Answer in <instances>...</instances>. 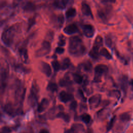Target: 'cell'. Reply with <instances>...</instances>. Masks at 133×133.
I'll list each match as a JSON object with an SVG mask.
<instances>
[{"mask_svg":"<svg viewBox=\"0 0 133 133\" xmlns=\"http://www.w3.org/2000/svg\"><path fill=\"white\" fill-rule=\"evenodd\" d=\"M103 7H100L97 10L98 17L102 21H107L112 12V6L110 4H104Z\"/></svg>","mask_w":133,"mask_h":133,"instance_id":"obj_4","label":"cell"},{"mask_svg":"<svg viewBox=\"0 0 133 133\" xmlns=\"http://www.w3.org/2000/svg\"><path fill=\"white\" fill-rule=\"evenodd\" d=\"M4 111L9 115L14 116L17 113L21 112L20 109H16L14 105L10 102H8L4 106Z\"/></svg>","mask_w":133,"mask_h":133,"instance_id":"obj_9","label":"cell"},{"mask_svg":"<svg viewBox=\"0 0 133 133\" xmlns=\"http://www.w3.org/2000/svg\"><path fill=\"white\" fill-rule=\"evenodd\" d=\"M11 131V129L7 126H4L1 129V132L3 133H10Z\"/></svg>","mask_w":133,"mask_h":133,"instance_id":"obj_43","label":"cell"},{"mask_svg":"<svg viewBox=\"0 0 133 133\" xmlns=\"http://www.w3.org/2000/svg\"><path fill=\"white\" fill-rule=\"evenodd\" d=\"M49 104V101L47 98L42 99L41 102L38 104L37 111L39 113L43 112L48 107Z\"/></svg>","mask_w":133,"mask_h":133,"instance_id":"obj_19","label":"cell"},{"mask_svg":"<svg viewBox=\"0 0 133 133\" xmlns=\"http://www.w3.org/2000/svg\"><path fill=\"white\" fill-rule=\"evenodd\" d=\"M15 70L16 71H20V72H23L24 73L28 72V70H27L25 68H24V66L22 64H17L15 66Z\"/></svg>","mask_w":133,"mask_h":133,"instance_id":"obj_39","label":"cell"},{"mask_svg":"<svg viewBox=\"0 0 133 133\" xmlns=\"http://www.w3.org/2000/svg\"><path fill=\"white\" fill-rule=\"evenodd\" d=\"M21 30V24L16 23L5 28L1 35L3 43L7 46H10L14 42L17 34L19 33Z\"/></svg>","mask_w":133,"mask_h":133,"instance_id":"obj_2","label":"cell"},{"mask_svg":"<svg viewBox=\"0 0 133 133\" xmlns=\"http://www.w3.org/2000/svg\"><path fill=\"white\" fill-rule=\"evenodd\" d=\"M50 50H51L50 42L45 39L42 43L41 47L36 51L35 55L36 57H43L48 54L50 52Z\"/></svg>","mask_w":133,"mask_h":133,"instance_id":"obj_6","label":"cell"},{"mask_svg":"<svg viewBox=\"0 0 133 133\" xmlns=\"http://www.w3.org/2000/svg\"><path fill=\"white\" fill-rule=\"evenodd\" d=\"M39 88L35 82H33L30 92L28 97V102L31 107H34L37 103L38 98Z\"/></svg>","mask_w":133,"mask_h":133,"instance_id":"obj_3","label":"cell"},{"mask_svg":"<svg viewBox=\"0 0 133 133\" xmlns=\"http://www.w3.org/2000/svg\"><path fill=\"white\" fill-rule=\"evenodd\" d=\"M25 94V88H24L21 84L19 83L17 84L16 85V88L15 90V97L16 101L20 103H22Z\"/></svg>","mask_w":133,"mask_h":133,"instance_id":"obj_7","label":"cell"},{"mask_svg":"<svg viewBox=\"0 0 133 133\" xmlns=\"http://www.w3.org/2000/svg\"><path fill=\"white\" fill-rule=\"evenodd\" d=\"M54 32L51 30H49L46 33L45 40H47V41L51 42L54 39Z\"/></svg>","mask_w":133,"mask_h":133,"instance_id":"obj_37","label":"cell"},{"mask_svg":"<svg viewBox=\"0 0 133 133\" xmlns=\"http://www.w3.org/2000/svg\"><path fill=\"white\" fill-rule=\"evenodd\" d=\"M108 72V67L104 64H98L95 68V76L94 81L95 82L99 83L101 81V76L103 74Z\"/></svg>","mask_w":133,"mask_h":133,"instance_id":"obj_5","label":"cell"},{"mask_svg":"<svg viewBox=\"0 0 133 133\" xmlns=\"http://www.w3.org/2000/svg\"><path fill=\"white\" fill-rule=\"evenodd\" d=\"M47 90L52 92H56L58 90V86L55 82H50L47 85Z\"/></svg>","mask_w":133,"mask_h":133,"instance_id":"obj_28","label":"cell"},{"mask_svg":"<svg viewBox=\"0 0 133 133\" xmlns=\"http://www.w3.org/2000/svg\"><path fill=\"white\" fill-rule=\"evenodd\" d=\"M101 100V96L99 94H96L90 97L88 99V103L91 109H94L98 107L100 104Z\"/></svg>","mask_w":133,"mask_h":133,"instance_id":"obj_11","label":"cell"},{"mask_svg":"<svg viewBox=\"0 0 133 133\" xmlns=\"http://www.w3.org/2000/svg\"><path fill=\"white\" fill-rule=\"evenodd\" d=\"M119 119L122 122H128L131 119V115L128 112H124L119 115Z\"/></svg>","mask_w":133,"mask_h":133,"instance_id":"obj_32","label":"cell"},{"mask_svg":"<svg viewBox=\"0 0 133 133\" xmlns=\"http://www.w3.org/2000/svg\"><path fill=\"white\" fill-rule=\"evenodd\" d=\"M35 16L32 17L30 18L29 19L28 28H27V31H28L30 30L31 27L35 24Z\"/></svg>","mask_w":133,"mask_h":133,"instance_id":"obj_38","label":"cell"},{"mask_svg":"<svg viewBox=\"0 0 133 133\" xmlns=\"http://www.w3.org/2000/svg\"><path fill=\"white\" fill-rule=\"evenodd\" d=\"M59 98L61 102L63 103H66L73 100L74 96L71 93L62 90L59 94Z\"/></svg>","mask_w":133,"mask_h":133,"instance_id":"obj_15","label":"cell"},{"mask_svg":"<svg viewBox=\"0 0 133 133\" xmlns=\"http://www.w3.org/2000/svg\"><path fill=\"white\" fill-rule=\"evenodd\" d=\"M36 8L35 4L31 1L26 2L23 6V9L25 12H31L34 11Z\"/></svg>","mask_w":133,"mask_h":133,"instance_id":"obj_21","label":"cell"},{"mask_svg":"<svg viewBox=\"0 0 133 133\" xmlns=\"http://www.w3.org/2000/svg\"><path fill=\"white\" fill-rule=\"evenodd\" d=\"M115 119H116V116H113L111 118V119L109 122V124H108V126H107V131H109L113 127L114 123V122L115 121Z\"/></svg>","mask_w":133,"mask_h":133,"instance_id":"obj_40","label":"cell"},{"mask_svg":"<svg viewBox=\"0 0 133 133\" xmlns=\"http://www.w3.org/2000/svg\"><path fill=\"white\" fill-rule=\"evenodd\" d=\"M9 75V70L6 67H2L1 71V91L4 90L7 85V81Z\"/></svg>","mask_w":133,"mask_h":133,"instance_id":"obj_8","label":"cell"},{"mask_svg":"<svg viewBox=\"0 0 133 133\" xmlns=\"http://www.w3.org/2000/svg\"><path fill=\"white\" fill-rule=\"evenodd\" d=\"M100 55L105 57L107 59L110 60L112 59V56L109 51L106 48H102L100 51Z\"/></svg>","mask_w":133,"mask_h":133,"instance_id":"obj_30","label":"cell"},{"mask_svg":"<svg viewBox=\"0 0 133 133\" xmlns=\"http://www.w3.org/2000/svg\"><path fill=\"white\" fill-rule=\"evenodd\" d=\"M102 44H103V38H102V37L100 35H98L95 39L94 45L98 46L100 47L102 45Z\"/></svg>","mask_w":133,"mask_h":133,"instance_id":"obj_36","label":"cell"},{"mask_svg":"<svg viewBox=\"0 0 133 133\" xmlns=\"http://www.w3.org/2000/svg\"><path fill=\"white\" fill-rule=\"evenodd\" d=\"M83 109V110H86V106L85 104H81V110Z\"/></svg>","mask_w":133,"mask_h":133,"instance_id":"obj_48","label":"cell"},{"mask_svg":"<svg viewBox=\"0 0 133 133\" xmlns=\"http://www.w3.org/2000/svg\"><path fill=\"white\" fill-rule=\"evenodd\" d=\"M39 133H49V131L47 129L43 128V129H42L40 130Z\"/></svg>","mask_w":133,"mask_h":133,"instance_id":"obj_46","label":"cell"},{"mask_svg":"<svg viewBox=\"0 0 133 133\" xmlns=\"http://www.w3.org/2000/svg\"><path fill=\"white\" fill-rule=\"evenodd\" d=\"M81 11L84 16L90 17L93 19V15L90 6L86 2H83L81 4Z\"/></svg>","mask_w":133,"mask_h":133,"instance_id":"obj_16","label":"cell"},{"mask_svg":"<svg viewBox=\"0 0 133 133\" xmlns=\"http://www.w3.org/2000/svg\"><path fill=\"white\" fill-rule=\"evenodd\" d=\"M72 76H73V79L74 81L76 84H81L83 83L84 80V77L82 75H81L79 73H73Z\"/></svg>","mask_w":133,"mask_h":133,"instance_id":"obj_29","label":"cell"},{"mask_svg":"<svg viewBox=\"0 0 133 133\" xmlns=\"http://www.w3.org/2000/svg\"><path fill=\"white\" fill-rule=\"evenodd\" d=\"M66 44L65 37L63 34H60L59 36V40L58 42V45L59 47L64 46Z\"/></svg>","mask_w":133,"mask_h":133,"instance_id":"obj_34","label":"cell"},{"mask_svg":"<svg viewBox=\"0 0 133 133\" xmlns=\"http://www.w3.org/2000/svg\"><path fill=\"white\" fill-rule=\"evenodd\" d=\"M57 117L63 119L65 122H69L70 120V115L66 113L63 112H59L56 116Z\"/></svg>","mask_w":133,"mask_h":133,"instance_id":"obj_31","label":"cell"},{"mask_svg":"<svg viewBox=\"0 0 133 133\" xmlns=\"http://www.w3.org/2000/svg\"><path fill=\"white\" fill-rule=\"evenodd\" d=\"M129 84H130V85L131 86V87L132 90H133V78H132V79L130 81V82H129Z\"/></svg>","mask_w":133,"mask_h":133,"instance_id":"obj_50","label":"cell"},{"mask_svg":"<svg viewBox=\"0 0 133 133\" xmlns=\"http://www.w3.org/2000/svg\"><path fill=\"white\" fill-rule=\"evenodd\" d=\"M81 119L86 124L89 123L91 121V116L87 113H84L81 116Z\"/></svg>","mask_w":133,"mask_h":133,"instance_id":"obj_35","label":"cell"},{"mask_svg":"<svg viewBox=\"0 0 133 133\" xmlns=\"http://www.w3.org/2000/svg\"><path fill=\"white\" fill-rule=\"evenodd\" d=\"M51 20L56 28L60 29L64 23V18L63 15L62 14H60L59 15H54L51 17Z\"/></svg>","mask_w":133,"mask_h":133,"instance_id":"obj_12","label":"cell"},{"mask_svg":"<svg viewBox=\"0 0 133 133\" xmlns=\"http://www.w3.org/2000/svg\"><path fill=\"white\" fill-rule=\"evenodd\" d=\"M51 65L54 71L56 72L59 71L61 69V64L57 60H54L51 61Z\"/></svg>","mask_w":133,"mask_h":133,"instance_id":"obj_33","label":"cell"},{"mask_svg":"<svg viewBox=\"0 0 133 133\" xmlns=\"http://www.w3.org/2000/svg\"><path fill=\"white\" fill-rule=\"evenodd\" d=\"M6 4V2L5 1H1V8H2L3 7L5 6Z\"/></svg>","mask_w":133,"mask_h":133,"instance_id":"obj_47","label":"cell"},{"mask_svg":"<svg viewBox=\"0 0 133 133\" xmlns=\"http://www.w3.org/2000/svg\"><path fill=\"white\" fill-rule=\"evenodd\" d=\"M18 53L21 60L24 63H28L29 61V56L28 54V50L25 45V43L22 46H20L18 49Z\"/></svg>","mask_w":133,"mask_h":133,"instance_id":"obj_13","label":"cell"},{"mask_svg":"<svg viewBox=\"0 0 133 133\" xmlns=\"http://www.w3.org/2000/svg\"><path fill=\"white\" fill-rule=\"evenodd\" d=\"M82 30L84 35L88 37H92L95 33V29L94 26L90 24H85L82 26Z\"/></svg>","mask_w":133,"mask_h":133,"instance_id":"obj_10","label":"cell"},{"mask_svg":"<svg viewBox=\"0 0 133 133\" xmlns=\"http://www.w3.org/2000/svg\"><path fill=\"white\" fill-rule=\"evenodd\" d=\"M120 84L122 90H123L124 95H125L127 92L128 85V77L126 75H123L120 80Z\"/></svg>","mask_w":133,"mask_h":133,"instance_id":"obj_20","label":"cell"},{"mask_svg":"<svg viewBox=\"0 0 133 133\" xmlns=\"http://www.w3.org/2000/svg\"><path fill=\"white\" fill-rule=\"evenodd\" d=\"M105 44L108 46L111 47L112 46V41L109 37H106L105 38Z\"/></svg>","mask_w":133,"mask_h":133,"instance_id":"obj_45","label":"cell"},{"mask_svg":"<svg viewBox=\"0 0 133 133\" xmlns=\"http://www.w3.org/2000/svg\"><path fill=\"white\" fill-rule=\"evenodd\" d=\"M64 133H73V131L71 129H66L64 131Z\"/></svg>","mask_w":133,"mask_h":133,"instance_id":"obj_49","label":"cell"},{"mask_svg":"<svg viewBox=\"0 0 133 133\" xmlns=\"http://www.w3.org/2000/svg\"><path fill=\"white\" fill-rule=\"evenodd\" d=\"M72 84V82L70 78V77L67 75L64 77L61 78L59 82V85L61 87H68Z\"/></svg>","mask_w":133,"mask_h":133,"instance_id":"obj_23","label":"cell"},{"mask_svg":"<svg viewBox=\"0 0 133 133\" xmlns=\"http://www.w3.org/2000/svg\"><path fill=\"white\" fill-rule=\"evenodd\" d=\"M76 15V8L73 7L69 8L65 11V16L67 19H70L74 17Z\"/></svg>","mask_w":133,"mask_h":133,"instance_id":"obj_26","label":"cell"},{"mask_svg":"<svg viewBox=\"0 0 133 133\" xmlns=\"http://www.w3.org/2000/svg\"><path fill=\"white\" fill-rule=\"evenodd\" d=\"M73 133H83L84 131V127L83 125L79 123L73 124L71 128Z\"/></svg>","mask_w":133,"mask_h":133,"instance_id":"obj_25","label":"cell"},{"mask_svg":"<svg viewBox=\"0 0 133 133\" xmlns=\"http://www.w3.org/2000/svg\"><path fill=\"white\" fill-rule=\"evenodd\" d=\"M77 95L78 96V97L81 98L82 100H83L84 102L86 101V97L84 96V93L82 90L81 89H78L77 90Z\"/></svg>","mask_w":133,"mask_h":133,"instance_id":"obj_41","label":"cell"},{"mask_svg":"<svg viewBox=\"0 0 133 133\" xmlns=\"http://www.w3.org/2000/svg\"><path fill=\"white\" fill-rule=\"evenodd\" d=\"M92 65L91 62L88 60H86L84 61H83L81 64H79V68L83 70L84 71L89 72H90L92 69Z\"/></svg>","mask_w":133,"mask_h":133,"instance_id":"obj_22","label":"cell"},{"mask_svg":"<svg viewBox=\"0 0 133 133\" xmlns=\"http://www.w3.org/2000/svg\"><path fill=\"white\" fill-rule=\"evenodd\" d=\"M1 133H3V132H1Z\"/></svg>","mask_w":133,"mask_h":133,"instance_id":"obj_51","label":"cell"},{"mask_svg":"<svg viewBox=\"0 0 133 133\" xmlns=\"http://www.w3.org/2000/svg\"><path fill=\"white\" fill-rule=\"evenodd\" d=\"M40 69L41 71L47 77L50 76L52 71L50 65L47 62L42 61L40 64Z\"/></svg>","mask_w":133,"mask_h":133,"instance_id":"obj_17","label":"cell"},{"mask_svg":"<svg viewBox=\"0 0 133 133\" xmlns=\"http://www.w3.org/2000/svg\"><path fill=\"white\" fill-rule=\"evenodd\" d=\"M64 49L62 48V47H57L55 49V52L57 54H58L59 55L62 54L64 52Z\"/></svg>","mask_w":133,"mask_h":133,"instance_id":"obj_44","label":"cell"},{"mask_svg":"<svg viewBox=\"0 0 133 133\" xmlns=\"http://www.w3.org/2000/svg\"><path fill=\"white\" fill-rule=\"evenodd\" d=\"M69 3L68 1H56L53 2V5L56 8L59 9H64L66 7Z\"/></svg>","mask_w":133,"mask_h":133,"instance_id":"obj_24","label":"cell"},{"mask_svg":"<svg viewBox=\"0 0 133 133\" xmlns=\"http://www.w3.org/2000/svg\"><path fill=\"white\" fill-rule=\"evenodd\" d=\"M68 51L71 55L78 57L86 53V48L80 37L72 36L69 39Z\"/></svg>","mask_w":133,"mask_h":133,"instance_id":"obj_1","label":"cell"},{"mask_svg":"<svg viewBox=\"0 0 133 133\" xmlns=\"http://www.w3.org/2000/svg\"><path fill=\"white\" fill-rule=\"evenodd\" d=\"M99 48L100 47L93 45L92 47L91 48V49L88 52L89 56L93 59H95V60L98 59L99 57V55H100V52L99 51Z\"/></svg>","mask_w":133,"mask_h":133,"instance_id":"obj_18","label":"cell"},{"mask_svg":"<svg viewBox=\"0 0 133 133\" xmlns=\"http://www.w3.org/2000/svg\"><path fill=\"white\" fill-rule=\"evenodd\" d=\"M77 107V102L76 100H73L70 104V109L73 111H75Z\"/></svg>","mask_w":133,"mask_h":133,"instance_id":"obj_42","label":"cell"},{"mask_svg":"<svg viewBox=\"0 0 133 133\" xmlns=\"http://www.w3.org/2000/svg\"><path fill=\"white\" fill-rule=\"evenodd\" d=\"M71 65V62L69 58H64L62 60L61 64V70H65L70 68Z\"/></svg>","mask_w":133,"mask_h":133,"instance_id":"obj_27","label":"cell"},{"mask_svg":"<svg viewBox=\"0 0 133 133\" xmlns=\"http://www.w3.org/2000/svg\"><path fill=\"white\" fill-rule=\"evenodd\" d=\"M78 31L79 29L77 25L74 23H72L66 25L63 29V32L68 35H71L76 33Z\"/></svg>","mask_w":133,"mask_h":133,"instance_id":"obj_14","label":"cell"}]
</instances>
